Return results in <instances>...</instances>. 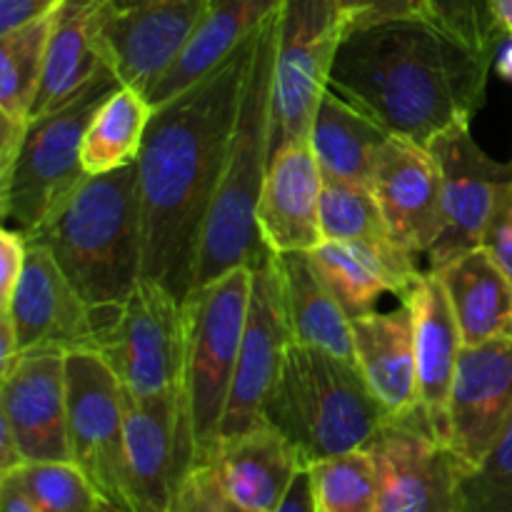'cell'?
I'll return each instance as SVG.
<instances>
[{
    "label": "cell",
    "instance_id": "5b68a950",
    "mask_svg": "<svg viewBox=\"0 0 512 512\" xmlns=\"http://www.w3.org/2000/svg\"><path fill=\"white\" fill-rule=\"evenodd\" d=\"M263 415L305 465L365 448L390 418L358 365L295 340L265 398Z\"/></svg>",
    "mask_w": 512,
    "mask_h": 512
},
{
    "label": "cell",
    "instance_id": "c3c4849f",
    "mask_svg": "<svg viewBox=\"0 0 512 512\" xmlns=\"http://www.w3.org/2000/svg\"><path fill=\"white\" fill-rule=\"evenodd\" d=\"M95 512H125V510H120V508H115V505H110V503H105V500H103V503H100V508H98V510H95Z\"/></svg>",
    "mask_w": 512,
    "mask_h": 512
},
{
    "label": "cell",
    "instance_id": "4fadbf2b",
    "mask_svg": "<svg viewBox=\"0 0 512 512\" xmlns=\"http://www.w3.org/2000/svg\"><path fill=\"white\" fill-rule=\"evenodd\" d=\"M125 453L140 512H173L185 480L198 468L185 390L138 398L123 388Z\"/></svg>",
    "mask_w": 512,
    "mask_h": 512
},
{
    "label": "cell",
    "instance_id": "30bf717a",
    "mask_svg": "<svg viewBox=\"0 0 512 512\" xmlns=\"http://www.w3.org/2000/svg\"><path fill=\"white\" fill-rule=\"evenodd\" d=\"M365 450L378 468V512H463L468 465L423 408L390 415Z\"/></svg>",
    "mask_w": 512,
    "mask_h": 512
},
{
    "label": "cell",
    "instance_id": "52a82bcc",
    "mask_svg": "<svg viewBox=\"0 0 512 512\" xmlns=\"http://www.w3.org/2000/svg\"><path fill=\"white\" fill-rule=\"evenodd\" d=\"M250 283L253 270L235 268L223 278L193 288L183 300V390L198 448V468L213 463L218 453L220 425L228 408L230 385L248 320Z\"/></svg>",
    "mask_w": 512,
    "mask_h": 512
},
{
    "label": "cell",
    "instance_id": "3957f363",
    "mask_svg": "<svg viewBox=\"0 0 512 512\" xmlns=\"http://www.w3.org/2000/svg\"><path fill=\"white\" fill-rule=\"evenodd\" d=\"M28 240L53 253L90 308L123 305L143 283L138 165L88 175Z\"/></svg>",
    "mask_w": 512,
    "mask_h": 512
},
{
    "label": "cell",
    "instance_id": "484cf974",
    "mask_svg": "<svg viewBox=\"0 0 512 512\" xmlns=\"http://www.w3.org/2000/svg\"><path fill=\"white\" fill-rule=\"evenodd\" d=\"M108 0H63L53 13L45 73L33 115L58 108L105 65L100 53V18Z\"/></svg>",
    "mask_w": 512,
    "mask_h": 512
},
{
    "label": "cell",
    "instance_id": "d4e9b609",
    "mask_svg": "<svg viewBox=\"0 0 512 512\" xmlns=\"http://www.w3.org/2000/svg\"><path fill=\"white\" fill-rule=\"evenodd\" d=\"M355 363L390 415L420 408L413 315L408 305L353 320Z\"/></svg>",
    "mask_w": 512,
    "mask_h": 512
},
{
    "label": "cell",
    "instance_id": "9c48e42d",
    "mask_svg": "<svg viewBox=\"0 0 512 512\" xmlns=\"http://www.w3.org/2000/svg\"><path fill=\"white\" fill-rule=\"evenodd\" d=\"M345 30L338 0H283L273 60L270 155L310 138Z\"/></svg>",
    "mask_w": 512,
    "mask_h": 512
},
{
    "label": "cell",
    "instance_id": "d6a6232c",
    "mask_svg": "<svg viewBox=\"0 0 512 512\" xmlns=\"http://www.w3.org/2000/svg\"><path fill=\"white\" fill-rule=\"evenodd\" d=\"M320 228H323V240L333 243L370 245V248L395 245L378 200L365 185L325 180L323 198H320Z\"/></svg>",
    "mask_w": 512,
    "mask_h": 512
},
{
    "label": "cell",
    "instance_id": "603a6c76",
    "mask_svg": "<svg viewBox=\"0 0 512 512\" xmlns=\"http://www.w3.org/2000/svg\"><path fill=\"white\" fill-rule=\"evenodd\" d=\"M310 260L350 320L373 313L383 293H395L400 298L423 273L413 255L398 245L370 248L323 240L318 248L310 250Z\"/></svg>",
    "mask_w": 512,
    "mask_h": 512
},
{
    "label": "cell",
    "instance_id": "ab89813d",
    "mask_svg": "<svg viewBox=\"0 0 512 512\" xmlns=\"http://www.w3.org/2000/svg\"><path fill=\"white\" fill-rule=\"evenodd\" d=\"M483 250L500 265L505 275L512 280V185L495 208L493 220L483 238Z\"/></svg>",
    "mask_w": 512,
    "mask_h": 512
},
{
    "label": "cell",
    "instance_id": "d6986e66",
    "mask_svg": "<svg viewBox=\"0 0 512 512\" xmlns=\"http://www.w3.org/2000/svg\"><path fill=\"white\" fill-rule=\"evenodd\" d=\"M375 200L395 245L408 255H428L443 228V188L433 153L425 145L390 135L373 175Z\"/></svg>",
    "mask_w": 512,
    "mask_h": 512
},
{
    "label": "cell",
    "instance_id": "9a60e30c",
    "mask_svg": "<svg viewBox=\"0 0 512 512\" xmlns=\"http://www.w3.org/2000/svg\"><path fill=\"white\" fill-rule=\"evenodd\" d=\"M250 270H253V283H250L248 320H245L233 385H230L228 408L220 425V443L265 423V398L293 343L275 255L268 253Z\"/></svg>",
    "mask_w": 512,
    "mask_h": 512
},
{
    "label": "cell",
    "instance_id": "f6af8a7d",
    "mask_svg": "<svg viewBox=\"0 0 512 512\" xmlns=\"http://www.w3.org/2000/svg\"><path fill=\"white\" fill-rule=\"evenodd\" d=\"M493 70L500 80L512 85V33H503L493 55Z\"/></svg>",
    "mask_w": 512,
    "mask_h": 512
},
{
    "label": "cell",
    "instance_id": "4316f807",
    "mask_svg": "<svg viewBox=\"0 0 512 512\" xmlns=\"http://www.w3.org/2000/svg\"><path fill=\"white\" fill-rule=\"evenodd\" d=\"M388 138V130L328 88L315 110L308 143L325 180L370 188Z\"/></svg>",
    "mask_w": 512,
    "mask_h": 512
},
{
    "label": "cell",
    "instance_id": "60d3db41",
    "mask_svg": "<svg viewBox=\"0 0 512 512\" xmlns=\"http://www.w3.org/2000/svg\"><path fill=\"white\" fill-rule=\"evenodd\" d=\"M63 0H0V35L48 18Z\"/></svg>",
    "mask_w": 512,
    "mask_h": 512
},
{
    "label": "cell",
    "instance_id": "b9f144b4",
    "mask_svg": "<svg viewBox=\"0 0 512 512\" xmlns=\"http://www.w3.org/2000/svg\"><path fill=\"white\" fill-rule=\"evenodd\" d=\"M275 512H318L315 510V498H313V483H310V470L303 468L295 475L293 485L285 493L283 503L278 505Z\"/></svg>",
    "mask_w": 512,
    "mask_h": 512
},
{
    "label": "cell",
    "instance_id": "f546056e",
    "mask_svg": "<svg viewBox=\"0 0 512 512\" xmlns=\"http://www.w3.org/2000/svg\"><path fill=\"white\" fill-rule=\"evenodd\" d=\"M150 118H153V105L143 90L130 85L115 88L100 103L85 130L80 145L85 173L103 175L138 163Z\"/></svg>",
    "mask_w": 512,
    "mask_h": 512
},
{
    "label": "cell",
    "instance_id": "7402d4cb",
    "mask_svg": "<svg viewBox=\"0 0 512 512\" xmlns=\"http://www.w3.org/2000/svg\"><path fill=\"white\" fill-rule=\"evenodd\" d=\"M210 465L225 498L253 512L278 510L295 475L308 468L298 450L268 423L220 443Z\"/></svg>",
    "mask_w": 512,
    "mask_h": 512
},
{
    "label": "cell",
    "instance_id": "2e32d148",
    "mask_svg": "<svg viewBox=\"0 0 512 512\" xmlns=\"http://www.w3.org/2000/svg\"><path fill=\"white\" fill-rule=\"evenodd\" d=\"M512 423V335L460 350L448 403V443L478 468Z\"/></svg>",
    "mask_w": 512,
    "mask_h": 512
},
{
    "label": "cell",
    "instance_id": "6da1fadb",
    "mask_svg": "<svg viewBox=\"0 0 512 512\" xmlns=\"http://www.w3.org/2000/svg\"><path fill=\"white\" fill-rule=\"evenodd\" d=\"M258 33L203 80L155 105L138 155L143 280L188 298L200 235L218 193Z\"/></svg>",
    "mask_w": 512,
    "mask_h": 512
},
{
    "label": "cell",
    "instance_id": "e0dca14e",
    "mask_svg": "<svg viewBox=\"0 0 512 512\" xmlns=\"http://www.w3.org/2000/svg\"><path fill=\"white\" fill-rule=\"evenodd\" d=\"M0 418L13 428L25 463L73 460L68 428V353L35 348L20 353L0 378Z\"/></svg>",
    "mask_w": 512,
    "mask_h": 512
},
{
    "label": "cell",
    "instance_id": "8992f818",
    "mask_svg": "<svg viewBox=\"0 0 512 512\" xmlns=\"http://www.w3.org/2000/svg\"><path fill=\"white\" fill-rule=\"evenodd\" d=\"M108 63L58 108L28 120L8 185L0 190L5 228L30 238L48 215L88 178L80 160L85 130L105 98L120 88Z\"/></svg>",
    "mask_w": 512,
    "mask_h": 512
},
{
    "label": "cell",
    "instance_id": "1f68e13d",
    "mask_svg": "<svg viewBox=\"0 0 512 512\" xmlns=\"http://www.w3.org/2000/svg\"><path fill=\"white\" fill-rule=\"evenodd\" d=\"M318 512H378L380 478L365 448L308 465Z\"/></svg>",
    "mask_w": 512,
    "mask_h": 512
},
{
    "label": "cell",
    "instance_id": "83f0119b",
    "mask_svg": "<svg viewBox=\"0 0 512 512\" xmlns=\"http://www.w3.org/2000/svg\"><path fill=\"white\" fill-rule=\"evenodd\" d=\"M458 318L465 345L512 335V280L483 248L435 270Z\"/></svg>",
    "mask_w": 512,
    "mask_h": 512
},
{
    "label": "cell",
    "instance_id": "ba28073f",
    "mask_svg": "<svg viewBox=\"0 0 512 512\" xmlns=\"http://www.w3.org/2000/svg\"><path fill=\"white\" fill-rule=\"evenodd\" d=\"M93 350L128 393L155 398L183 388V300L160 283L143 280L123 305L93 308Z\"/></svg>",
    "mask_w": 512,
    "mask_h": 512
},
{
    "label": "cell",
    "instance_id": "7a4b0ae2",
    "mask_svg": "<svg viewBox=\"0 0 512 512\" xmlns=\"http://www.w3.org/2000/svg\"><path fill=\"white\" fill-rule=\"evenodd\" d=\"M493 58L430 18H400L345 33L330 90L390 135L428 148L485 105Z\"/></svg>",
    "mask_w": 512,
    "mask_h": 512
},
{
    "label": "cell",
    "instance_id": "f1b7e54d",
    "mask_svg": "<svg viewBox=\"0 0 512 512\" xmlns=\"http://www.w3.org/2000/svg\"><path fill=\"white\" fill-rule=\"evenodd\" d=\"M283 288L285 315L295 343L330 350L338 358L355 363L353 320L333 298L310 253H273ZM358 365V363H355Z\"/></svg>",
    "mask_w": 512,
    "mask_h": 512
},
{
    "label": "cell",
    "instance_id": "d590c367",
    "mask_svg": "<svg viewBox=\"0 0 512 512\" xmlns=\"http://www.w3.org/2000/svg\"><path fill=\"white\" fill-rule=\"evenodd\" d=\"M430 18L448 33L493 58L503 35L490 0H428Z\"/></svg>",
    "mask_w": 512,
    "mask_h": 512
},
{
    "label": "cell",
    "instance_id": "44dd1931",
    "mask_svg": "<svg viewBox=\"0 0 512 512\" xmlns=\"http://www.w3.org/2000/svg\"><path fill=\"white\" fill-rule=\"evenodd\" d=\"M413 315L418 400L440 438L448 440V403L460 350L465 348L448 293L435 273L423 270L400 295Z\"/></svg>",
    "mask_w": 512,
    "mask_h": 512
},
{
    "label": "cell",
    "instance_id": "5bb4252c",
    "mask_svg": "<svg viewBox=\"0 0 512 512\" xmlns=\"http://www.w3.org/2000/svg\"><path fill=\"white\" fill-rule=\"evenodd\" d=\"M210 0H108L100 53L118 80L148 90L198 30Z\"/></svg>",
    "mask_w": 512,
    "mask_h": 512
},
{
    "label": "cell",
    "instance_id": "4dcf8cb0",
    "mask_svg": "<svg viewBox=\"0 0 512 512\" xmlns=\"http://www.w3.org/2000/svg\"><path fill=\"white\" fill-rule=\"evenodd\" d=\"M53 15L0 35V113L28 123L45 73Z\"/></svg>",
    "mask_w": 512,
    "mask_h": 512
},
{
    "label": "cell",
    "instance_id": "277c9868",
    "mask_svg": "<svg viewBox=\"0 0 512 512\" xmlns=\"http://www.w3.org/2000/svg\"><path fill=\"white\" fill-rule=\"evenodd\" d=\"M275 40L278 13L260 28L218 193L200 235L193 288L235 268H253L270 253L260 238L258 205L270 165Z\"/></svg>",
    "mask_w": 512,
    "mask_h": 512
},
{
    "label": "cell",
    "instance_id": "bcb514c9",
    "mask_svg": "<svg viewBox=\"0 0 512 512\" xmlns=\"http://www.w3.org/2000/svg\"><path fill=\"white\" fill-rule=\"evenodd\" d=\"M493 3L495 20L503 33H512V0H490Z\"/></svg>",
    "mask_w": 512,
    "mask_h": 512
},
{
    "label": "cell",
    "instance_id": "f35d334b",
    "mask_svg": "<svg viewBox=\"0 0 512 512\" xmlns=\"http://www.w3.org/2000/svg\"><path fill=\"white\" fill-rule=\"evenodd\" d=\"M25 255H28V238L18 230L3 228L0 233V310L8 308L13 300L20 275H23Z\"/></svg>",
    "mask_w": 512,
    "mask_h": 512
},
{
    "label": "cell",
    "instance_id": "e575fe53",
    "mask_svg": "<svg viewBox=\"0 0 512 512\" xmlns=\"http://www.w3.org/2000/svg\"><path fill=\"white\" fill-rule=\"evenodd\" d=\"M463 512H512V423L488 458L463 475Z\"/></svg>",
    "mask_w": 512,
    "mask_h": 512
},
{
    "label": "cell",
    "instance_id": "ee69618b",
    "mask_svg": "<svg viewBox=\"0 0 512 512\" xmlns=\"http://www.w3.org/2000/svg\"><path fill=\"white\" fill-rule=\"evenodd\" d=\"M0 512H38L10 480L0 478Z\"/></svg>",
    "mask_w": 512,
    "mask_h": 512
},
{
    "label": "cell",
    "instance_id": "7c38bea8",
    "mask_svg": "<svg viewBox=\"0 0 512 512\" xmlns=\"http://www.w3.org/2000/svg\"><path fill=\"white\" fill-rule=\"evenodd\" d=\"M440 170L443 228L428 250V270L435 273L458 255L483 248L495 208L512 185V163L490 158L470 135V123H455L428 145Z\"/></svg>",
    "mask_w": 512,
    "mask_h": 512
},
{
    "label": "cell",
    "instance_id": "8fae6325",
    "mask_svg": "<svg viewBox=\"0 0 512 512\" xmlns=\"http://www.w3.org/2000/svg\"><path fill=\"white\" fill-rule=\"evenodd\" d=\"M68 428L73 463L105 503L140 512L125 453L123 385L95 350L68 353Z\"/></svg>",
    "mask_w": 512,
    "mask_h": 512
},
{
    "label": "cell",
    "instance_id": "8d00e7d4",
    "mask_svg": "<svg viewBox=\"0 0 512 512\" xmlns=\"http://www.w3.org/2000/svg\"><path fill=\"white\" fill-rule=\"evenodd\" d=\"M338 5L348 30L385 23V20L430 18L428 0H338Z\"/></svg>",
    "mask_w": 512,
    "mask_h": 512
},
{
    "label": "cell",
    "instance_id": "836d02e7",
    "mask_svg": "<svg viewBox=\"0 0 512 512\" xmlns=\"http://www.w3.org/2000/svg\"><path fill=\"white\" fill-rule=\"evenodd\" d=\"M10 480L38 512H95L103 503L95 485L73 460H40L23 463Z\"/></svg>",
    "mask_w": 512,
    "mask_h": 512
},
{
    "label": "cell",
    "instance_id": "ac0fdd59",
    "mask_svg": "<svg viewBox=\"0 0 512 512\" xmlns=\"http://www.w3.org/2000/svg\"><path fill=\"white\" fill-rule=\"evenodd\" d=\"M20 353L35 348L93 350V308L85 303L45 245L28 240L23 275L5 310Z\"/></svg>",
    "mask_w": 512,
    "mask_h": 512
},
{
    "label": "cell",
    "instance_id": "ffe728a7",
    "mask_svg": "<svg viewBox=\"0 0 512 512\" xmlns=\"http://www.w3.org/2000/svg\"><path fill=\"white\" fill-rule=\"evenodd\" d=\"M323 173L310 143H290L270 155L258 228L270 253H310L323 243Z\"/></svg>",
    "mask_w": 512,
    "mask_h": 512
},
{
    "label": "cell",
    "instance_id": "7bdbcfd3",
    "mask_svg": "<svg viewBox=\"0 0 512 512\" xmlns=\"http://www.w3.org/2000/svg\"><path fill=\"white\" fill-rule=\"evenodd\" d=\"M25 463L23 453L18 448V440H15L13 428L0 418V475L13 473L15 468Z\"/></svg>",
    "mask_w": 512,
    "mask_h": 512
},
{
    "label": "cell",
    "instance_id": "7dc6e473",
    "mask_svg": "<svg viewBox=\"0 0 512 512\" xmlns=\"http://www.w3.org/2000/svg\"><path fill=\"white\" fill-rule=\"evenodd\" d=\"M223 512H253V510H245V508H240V505H235L233 500H228V498H225V508H223Z\"/></svg>",
    "mask_w": 512,
    "mask_h": 512
},
{
    "label": "cell",
    "instance_id": "cb8c5ba5",
    "mask_svg": "<svg viewBox=\"0 0 512 512\" xmlns=\"http://www.w3.org/2000/svg\"><path fill=\"white\" fill-rule=\"evenodd\" d=\"M283 0H210L203 20L168 70L145 90L150 105L175 98L218 68L240 43L258 33Z\"/></svg>",
    "mask_w": 512,
    "mask_h": 512
},
{
    "label": "cell",
    "instance_id": "74e56055",
    "mask_svg": "<svg viewBox=\"0 0 512 512\" xmlns=\"http://www.w3.org/2000/svg\"><path fill=\"white\" fill-rule=\"evenodd\" d=\"M225 493L213 465H200L185 480L173 512H223Z\"/></svg>",
    "mask_w": 512,
    "mask_h": 512
}]
</instances>
